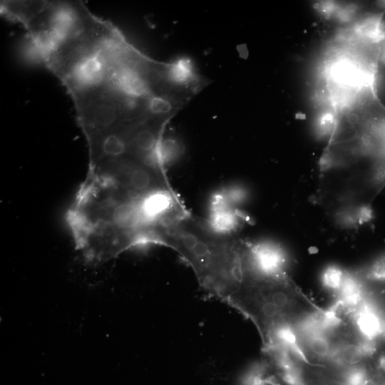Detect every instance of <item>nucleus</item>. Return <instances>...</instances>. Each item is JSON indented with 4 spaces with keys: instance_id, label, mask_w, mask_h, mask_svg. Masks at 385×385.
<instances>
[{
    "instance_id": "nucleus-11",
    "label": "nucleus",
    "mask_w": 385,
    "mask_h": 385,
    "mask_svg": "<svg viewBox=\"0 0 385 385\" xmlns=\"http://www.w3.org/2000/svg\"><path fill=\"white\" fill-rule=\"evenodd\" d=\"M367 274L372 279L385 281V255L374 261L370 267Z\"/></svg>"
},
{
    "instance_id": "nucleus-2",
    "label": "nucleus",
    "mask_w": 385,
    "mask_h": 385,
    "mask_svg": "<svg viewBox=\"0 0 385 385\" xmlns=\"http://www.w3.org/2000/svg\"><path fill=\"white\" fill-rule=\"evenodd\" d=\"M161 231L160 245L178 252L204 289L225 301L240 287L246 272L243 240L217 234L192 215Z\"/></svg>"
},
{
    "instance_id": "nucleus-7",
    "label": "nucleus",
    "mask_w": 385,
    "mask_h": 385,
    "mask_svg": "<svg viewBox=\"0 0 385 385\" xmlns=\"http://www.w3.org/2000/svg\"><path fill=\"white\" fill-rule=\"evenodd\" d=\"M336 295L334 302L338 304L341 309L354 312L363 302L362 284L356 276L346 272L342 287Z\"/></svg>"
},
{
    "instance_id": "nucleus-8",
    "label": "nucleus",
    "mask_w": 385,
    "mask_h": 385,
    "mask_svg": "<svg viewBox=\"0 0 385 385\" xmlns=\"http://www.w3.org/2000/svg\"><path fill=\"white\" fill-rule=\"evenodd\" d=\"M353 319L356 329L365 339L371 340L379 334V319L369 304L362 302L354 311Z\"/></svg>"
},
{
    "instance_id": "nucleus-4",
    "label": "nucleus",
    "mask_w": 385,
    "mask_h": 385,
    "mask_svg": "<svg viewBox=\"0 0 385 385\" xmlns=\"http://www.w3.org/2000/svg\"><path fill=\"white\" fill-rule=\"evenodd\" d=\"M165 76L171 91L183 96H185L188 92L191 93L197 91L199 86L202 83L192 61L186 57L165 63Z\"/></svg>"
},
{
    "instance_id": "nucleus-9",
    "label": "nucleus",
    "mask_w": 385,
    "mask_h": 385,
    "mask_svg": "<svg viewBox=\"0 0 385 385\" xmlns=\"http://www.w3.org/2000/svg\"><path fill=\"white\" fill-rule=\"evenodd\" d=\"M346 272L335 265L326 267L320 276V282L325 290L337 294L344 281Z\"/></svg>"
},
{
    "instance_id": "nucleus-12",
    "label": "nucleus",
    "mask_w": 385,
    "mask_h": 385,
    "mask_svg": "<svg viewBox=\"0 0 385 385\" xmlns=\"http://www.w3.org/2000/svg\"><path fill=\"white\" fill-rule=\"evenodd\" d=\"M366 374L361 369L353 367L349 370L345 376L346 385H365Z\"/></svg>"
},
{
    "instance_id": "nucleus-10",
    "label": "nucleus",
    "mask_w": 385,
    "mask_h": 385,
    "mask_svg": "<svg viewBox=\"0 0 385 385\" xmlns=\"http://www.w3.org/2000/svg\"><path fill=\"white\" fill-rule=\"evenodd\" d=\"M308 350L319 358L329 359L333 346L325 334H315L302 339Z\"/></svg>"
},
{
    "instance_id": "nucleus-5",
    "label": "nucleus",
    "mask_w": 385,
    "mask_h": 385,
    "mask_svg": "<svg viewBox=\"0 0 385 385\" xmlns=\"http://www.w3.org/2000/svg\"><path fill=\"white\" fill-rule=\"evenodd\" d=\"M265 347L277 345L288 351L297 361L309 364L305 346L294 325L283 320L277 324L265 338Z\"/></svg>"
},
{
    "instance_id": "nucleus-1",
    "label": "nucleus",
    "mask_w": 385,
    "mask_h": 385,
    "mask_svg": "<svg viewBox=\"0 0 385 385\" xmlns=\"http://www.w3.org/2000/svg\"><path fill=\"white\" fill-rule=\"evenodd\" d=\"M374 81L349 76L330 84L334 118L321 162L324 172L370 165L385 182V106Z\"/></svg>"
},
{
    "instance_id": "nucleus-6",
    "label": "nucleus",
    "mask_w": 385,
    "mask_h": 385,
    "mask_svg": "<svg viewBox=\"0 0 385 385\" xmlns=\"http://www.w3.org/2000/svg\"><path fill=\"white\" fill-rule=\"evenodd\" d=\"M244 218L236 209L232 207L221 193L215 195L207 225L217 234L232 236L242 224Z\"/></svg>"
},
{
    "instance_id": "nucleus-3",
    "label": "nucleus",
    "mask_w": 385,
    "mask_h": 385,
    "mask_svg": "<svg viewBox=\"0 0 385 385\" xmlns=\"http://www.w3.org/2000/svg\"><path fill=\"white\" fill-rule=\"evenodd\" d=\"M244 242V258L247 270L257 276L286 279L287 256L282 247L270 242Z\"/></svg>"
}]
</instances>
